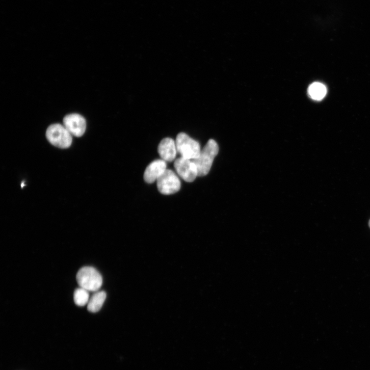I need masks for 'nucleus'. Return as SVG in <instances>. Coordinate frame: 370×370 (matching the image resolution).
Listing matches in <instances>:
<instances>
[{
	"instance_id": "obj_1",
	"label": "nucleus",
	"mask_w": 370,
	"mask_h": 370,
	"mask_svg": "<svg viewBox=\"0 0 370 370\" xmlns=\"http://www.w3.org/2000/svg\"><path fill=\"white\" fill-rule=\"evenodd\" d=\"M219 150L217 142L214 140H209L201 150L199 157L193 160L197 167L199 176H204L208 174Z\"/></svg>"
},
{
	"instance_id": "obj_2",
	"label": "nucleus",
	"mask_w": 370,
	"mask_h": 370,
	"mask_svg": "<svg viewBox=\"0 0 370 370\" xmlns=\"http://www.w3.org/2000/svg\"><path fill=\"white\" fill-rule=\"evenodd\" d=\"M175 144L177 152L181 157L194 160L199 157L201 149L200 144L184 133L179 134Z\"/></svg>"
},
{
	"instance_id": "obj_3",
	"label": "nucleus",
	"mask_w": 370,
	"mask_h": 370,
	"mask_svg": "<svg viewBox=\"0 0 370 370\" xmlns=\"http://www.w3.org/2000/svg\"><path fill=\"white\" fill-rule=\"evenodd\" d=\"M77 281L81 287L91 292H97L102 285L101 274L92 267H84L78 272Z\"/></svg>"
},
{
	"instance_id": "obj_4",
	"label": "nucleus",
	"mask_w": 370,
	"mask_h": 370,
	"mask_svg": "<svg viewBox=\"0 0 370 370\" xmlns=\"http://www.w3.org/2000/svg\"><path fill=\"white\" fill-rule=\"evenodd\" d=\"M46 137L51 144L60 148H68L72 143L71 134L59 123L50 125L46 130Z\"/></svg>"
},
{
	"instance_id": "obj_5",
	"label": "nucleus",
	"mask_w": 370,
	"mask_h": 370,
	"mask_svg": "<svg viewBox=\"0 0 370 370\" xmlns=\"http://www.w3.org/2000/svg\"><path fill=\"white\" fill-rule=\"evenodd\" d=\"M181 183L179 178L171 170L167 169L157 180V187L160 193L170 195L178 192Z\"/></svg>"
},
{
	"instance_id": "obj_6",
	"label": "nucleus",
	"mask_w": 370,
	"mask_h": 370,
	"mask_svg": "<svg viewBox=\"0 0 370 370\" xmlns=\"http://www.w3.org/2000/svg\"><path fill=\"white\" fill-rule=\"evenodd\" d=\"M174 166L179 176L187 182L194 181L198 176L197 167L193 160L181 157L176 160Z\"/></svg>"
},
{
	"instance_id": "obj_7",
	"label": "nucleus",
	"mask_w": 370,
	"mask_h": 370,
	"mask_svg": "<svg viewBox=\"0 0 370 370\" xmlns=\"http://www.w3.org/2000/svg\"><path fill=\"white\" fill-rule=\"evenodd\" d=\"M64 126L76 137H81L85 134L87 123L85 118L78 114H71L64 118Z\"/></svg>"
},
{
	"instance_id": "obj_8",
	"label": "nucleus",
	"mask_w": 370,
	"mask_h": 370,
	"mask_svg": "<svg viewBox=\"0 0 370 370\" xmlns=\"http://www.w3.org/2000/svg\"><path fill=\"white\" fill-rule=\"evenodd\" d=\"M167 170L166 161L157 160L150 163L146 168L144 175L145 181L148 183H153Z\"/></svg>"
},
{
	"instance_id": "obj_9",
	"label": "nucleus",
	"mask_w": 370,
	"mask_h": 370,
	"mask_svg": "<svg viewBox=\"0 0 370 370\" xmlns=\"http://www.w3.org/2000/svg\"><path fill=\"white\" fill-rule=\"evenodd\" d=\"M158 152L162 160L166 162H172L176 157L177 149L175 142L171 138H165L160 143Z\"/></svg>"
},
{
	"instance_id": "obj_10",
	"label": "nucleus",
	"mask_w": 370,
	"mask_h": 370,
	"mask_svg": "<svg viewBox=\"0 0 370 370\" xmlns=\"http://www.w3.org/2000/svg\"><path fill=\"white\" fill-rule=\"evenodd\" d=\"M107 294L104 291H97L92 296L88 303V310L92 313L99 311L105 300Z\"/></svg>"
},
{
	"instance_id": "obj_11",
	"label": "nucleus",
	"mask_w": 370,
	"mask_h": 370,
	"mask_svg": "<svg viewBox=\"0 0 370 370\" xmlns=\"http://www.w3.org/2000/svg\"><path fill=\"white\" fill-rule=\"evenodd\" d=\"M327 89L325 86L320 83H314L308 89V94L310 97L315 100H321L326 95Z\"/></svg>"
},
{
	"instance_id": "obj_12",
	"label": "nucleus",
	"mask_w": 370,
	"mask_h": 370,
	"mask_svg": "<svg viewBox=\"0 0 370 370\" xmlns=\"http://www.w3.org/2000/svg\"><path fill=\"white\" fill-rule=\"evenodd\" d=\"M74 299L76 305L85 306L90 300L89 291L82 287L76 289L74 292Z\"/></svg>"
},
{
	"instance_id": "obj_13",
	"label": "nucleus",
	"mask_w": 370,
	"mask_h": 370,
	"mask_svg": "<svg viewBox=\"0 0 370 370\" xmlns=\"http://www.w3.org/2000/svg\"><path fill=\"white\" fill-rule=\"evenodd\" d=\"M21 185V187L22 188H23L24 186H25L24 182H22Z\"/></svg>"
},
{
	"instance_id": "obj_14",
	"label": "nucleus",
	"mask_w": 370,
	"mask_h": 370,
	"mask_svg": "<svg viewBox=\"0 0 370 370\" xmlns=\"http://www.w3.org/2000/svg\"><path fill=\"white\" fill-rule=\"evenodd\" d=\"M369 227H370V220H369Z\"/></svg>"
}]
</instances>
